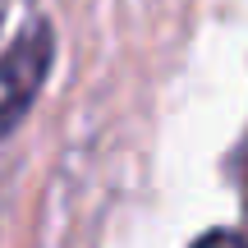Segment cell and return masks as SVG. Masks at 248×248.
Instances as JSON below:
<instances>
[{
	"label": "cell",
	"mask_w": 248,
	"mask_h": 248,
	"mask_svg": "<svg viewBox=\"0 0 248 248\" xmlns=\"http://www.w3.org/2000/svg\"><path fill=\"white\" fill-rule=\"evenodd\" d=\"M51 60H55V37H51V23H42V18L28 23L5 46V55H0V138H9L28 120L37 92L46 88Z\"/></svg>",
	"instance_id": "6da1fadb"
},
{
	"label": "cell",
	"mask_w": 248,
	"mask_h": 248,
	"mask_svg": "<svg viewBox=\"0 0 248 248\" xmlns=\"http://www.w3.org/2000/svg\"><path fill=\"white\" fill-rule=\"evenodd\" d=\"M193 248H248L244 234H230V230H212V234H202Z\"/></svg>",
	"instance_id": "7a4b0ae2"
},
{
	"label": "cell",
	"mask_w": 248,
	"mask_h": 248,
	"mask_svg": "<svg viewBox=\"0 0 248 248\" xmlns=\"http://www.w3.org/2000/svg\"><path fill=\"white\" fill-rule=\"evenodd\" d=\"M239 175H244V230H248V147H244V161H239Z\"/></svg>",
	"instance_id": "3957f363"
}]
</instances>
